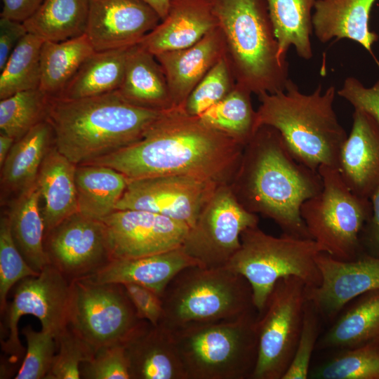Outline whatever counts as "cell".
<instances>
[{"instance_id": "cell-1", "label": "cell", "mask_w": 379, "mask_h": 379, "mask_svg": "<svg viewBox=\"0 0 379 379\" xmlns=\"http://www.w3.org/2000/svg\"><path fill=\"white\" fill-rule=\"evenodd\" d=\"M244 148L177 107L165 111L138 141L84 164L112 167L128 179L187 175L231 185Z\"/></svg>"}, {"instance_id": "cell-2", "label": "cell", "mask_w": 379, "mask_h": 379, "mask_svg": "<svg viewBox=\"0 0 379 379\" xmlns=\"http://www.w3.org/2000/svg\"><path fill=\"white\" fill-rule=\"evenodd\" d=\"M231 186L248 211L272 219L283 234L312 239L300 208L322 190V178L293 157L274 128L257 130L245 146Z\"/></svg>"}, {"instance_id": "cell-3", "label": "cell", "mask_w": 379, "mask_h": 379, "mask_svg": "<svg viewBox=\"0 0 379 379\" xmlns=\"http://www.w3.org/2000/svg\"><path fill=\"white\" fill-rule=\"evenodd\" d=\"M164 112L132 105L116 91L79 99L50 97L47 121L58 150L80 165L138 141Z\"/></svg>"}, {"instance_id": "cell-4", "label": "cell", "mask_w": 379, "mask_h": 379, "mask_svg": "<svg viewBox=\"0 0 379 379\" xmlns=\"http://www.w3.org/2000/svg\"><path fill=\"white\" fill-rule=\"evenodd\" d=\"M335 96L333 86L322 93L319 84L312 93L304 94L289 79L284 91L258 96L257 128L277 129L293 157L314 171L321 165L337 168L347 135L333 109Z\"/></svg>"}, {"instance_id": "cell-5", "label": "cell", "mask_w": 379, "mask_h": 379, "mask_svg": "<svg viewBox=\"0 0 379 379\" xmlns=\"http://www.w3.org/2000/svg\"><path fill=\"white\" fill-rule=\"evenodd\" d=\"M208 1L237 84L258 96L284 91L288 62L279 57L266 0Z\"/></svg>"}, {"instance_id": "cell-6", "label": "cell", "mask_w": 379, "mask_h": 379, "mask_svg": "<svg viewBox=\"0 0 379 379\" xmlns=\"http://www.w3.org/2000/svg\"><path fill=\"white\" fill-rule=\"evenodd\" d=\"M161 299L159 324L171 331L232 320L257 310L248 281L227 266L184 268L167 286Z\"/></svg>"}, {"instance_id": "cell-7", "label": "cell", "mask_w": 379, "mask_h": 379, "mask_svg": "<svg viewBox=\"0 0 379 379\" xmlns=\"http://www.w3.org/2000/svg\"><path fill=\"white\" fill-rule=\"evenodd\" d=\"M258 316L254 310L171 331L186 379H251L258 358Z\"/></svg>"}, {"instance_id": "cell-8", "label": "cell", "mask_w": 379, "mask_h": 379, "mask_svg": "<svg viewBox=\"0 0 379 379\" xmlns=\"http://www.w3.org/2000/svg\"><path fill=\"white\" fill-rule=\"evenodd\" d=\"M321 252H325L324 248L312 239L286 234L277 237L256 226L241 233L240 248L226 266L248 281L260 314L274 285L283 277L295 276L307 287L319 286L321 276L316 257Z\"/></svg>"}, {"instance_id": "cell-9", "label": "cell", "mask_w": 379, "mask_h": 379, "mask_svg": "<svg viewBox=\"0 0 379 379\" xmlns=\"http://www.w3.org/2000/svg\"><path fill=\"white\" fill-rule=\"evenodd\" d=\"M322 190L301 206L300 215L312 239L335 258L354 260L362 255L360 236L372 214L371 199L354 194L338 168L321 165Z\"/></svg>"}, {"instance_id": "cell-10", "label": "cell", "mask_w": 379, "mask_h": 379, "mask_svg": "<svg viewBox=\"0 0 379 379\" xmlns=\"http://www.w3.org/2000/svg\"><path fill=\"white\" fill-rule=\"evenodd\" d=\"M142 321L123 284L86 278L70 281L67 326L94 352L123 344Z\"/></svg>"}, {"instance_id": "cell-11", "label": "cell", "mask_w": 379, "mask_h": 379, "mask_svg": "<svg viewBox=\"0 0 379 379\" xmlns=\"http://www.w3.org/2000/svg\"><path fill=\"white\" fill-rule=\"evenodd\" d=\"M306 286L295 276L274 285L257 319L258 358L251 379H282L286 372L302 328Z\"/></svg>"}, {"instance_id": "cell-12", "label": "cell", "mask_w": 379, "mask_h": 379, "mask_svg": "<svg viewBox=\"0 0 379 379\" xmlns=\"http://www.w3.org/2000/svg\"><path fill=\"white\" fill-rule=\"evenodd\" d=\"M258 222L257 215L240 203L231 185L221 184L190 228L182 247L199 266L225 267L240 248L241 233Z\"/></svg>"}, {"instance_id": "cell-13", "label": "cell", "mask_w": 379, "mask_h": 379, "mask_svg": "<svg viewBox=\"0 0 379 379\" xmlns=\"http://www.w3.org/2000/svg\"><path fill=\"white\" fill-rule=\"evenodd\" d=\"M70 282L53 266L46 265L36 276L20 280L4 316L3 351L14 363L21 358L24 348L18 335V322L23 315L36 317L41 329L56 337L67 326Z\"/></svg>"}, {"instance_id": "cell-14", "label": "cell", "mask_w": 379, "mask_h": 379, "mask_svg": "<svg viewBox=\"0 0 379 379\" xmlns=\"http://www.w3.org/2000/svg\"><path fill=\"white\" fill-rule=\"evenodd\" d=\"M115 210H142L192 227L218 184L187 175L128 179Z\"/></svg>"}, {"instance_id": "cell-15", "label": "cell", "mask_w": 379, "mask_h": 379, "mask_svg": "<svg viewBox=\"0 0 379 379\" xmlns=\"http://www.w3.org/2000/svg\"><path fill=\"white\" fill-rule=\"evenodd\" d=\"M112 259L143 257L181 247L190 226L152 212L115 210L102 220Z\"/></svg>"}, {"instance_id": "cell-16", "label": "cell", "mask_w": 379, "mask_h": 379, "mask_svg": "<svg viewBox=\"0 0 379 379\" xmlns=\"http://www.w3.org/2000/svg\"><path fill=\"white\" fill-rule=\"evenodd\" d=\"M48 263L69 282L86 277L108 262L105 225L77 212L45 234Z\"/></svg>"}, {"instance_id": "cell-17", "label": "cell", "mask_w": 379, "mask_h": 379, "mask_svg": "<svg viewBox=\"0 0 379 379\" xmlns=\"http://www.w3.org/2000/svg\"><path fill=\"white\" fill-rule=\"evenodd\" d=\"M316 262L321 282L317 286H306V298L321 317L331 323L354 298L379 288V258L363 254L346 261L321 252Z\"/></svg>"}, {"instance_id": "cell-18", "label": "cell", "mask_w": 379, "mask_h": 379, "mask_svg": "<svg viewBox=\"0 0 379 379\" xmlns=\"http://www.w3.org/2000/svg\"><path fill=\"white\" fill-rule=\"evenodd\" d=\"M142 0H90L85 34L95 51L132 46L161 22Z\"/></svg>"}, {"instance_id": "cell-19", "label": "cell", "mask_w": 379, "mask_h": 379, "mask_svg": "<svg viewBox=\"0 0 379 379\" xmlns=\"http://www.w3.org/2000/svg\"><path fill=\"white\" fill-rule=\"evenodd\" d=\"M350 135L343 144L337 168L347 187L371 199L379 187V124L366 112L354 109Z\"/></svg>"}, {"instance_id": "cell-20", "label": "cell", "mask_w": 379, "mask_h": 379, "mask_svg": "<svg viewBox=\"0 0 379 379\" xmlns=\"http://www.w3.org/2000/svg\"><path fill=\"white\" fill-rule=\"evenodd\" d=\"M131 379H186L173 333L142 320L123 343Z\"/></svg>"}, {"instance_id": "cell-21", "label": "cell", "mask_w": 379, "mask_h": 379, "mask_svg": "<svg viewBox=\"0 0 379 379\" xmlns=\"http://www.w3.org/2000/svg\"><path fill=\"white\" fill-rule=\"evenodd\" d=\"M225 55V41L219 27L188 48L155 55L166 76L174 108H184L194 87Z\"/></svg>"}, {"instance_id": "cell-22", "label": "cell", "mask_w": 379, "mask_h": 379, "mask_svg": "<svg viewBox=\"0 0 379 379\" xmlns=\"http://www.w3.org/2000/svg\"><path fill=\"white\" fill-rule=\"evenodd\" d=\"M218 27L208 0H171L166 17L138 44L156 55L188 48Z\"/></svg>"}, {"instance_id": "cell-23", "label": "cell", "mask_w": 379, "mask_h": 379, "mask_svg": "<svg viewBox=\"0 0 379 379\" xmlns=\"http://www.w3.org/2000/svg\"><path fill=\"white\" fill-rule=\"evenodd\" d=\"M193 265H199L181 246L143 257L112 259L84 278L97 283L135 284L161 297L176 274Z\"/></svg>"}, {"instance_id": "cell-24", "label": "cell", "mask_w": 379, "mask_h": 379, "mask_svg": "<svg viewBox=\"0 0 379 379\" xmlns=\"http://www.w3.org/2000/svg\"><path fill=\"white\" fill-rule=\"evenodd\" d=\"M376 0H316L312 30L318 40L327 43L333 38L348 39L361 45L379 60L372 51L378 35L369 28L372 7Z\"/></svg>"}, {"instance_id": "cell-25", "label": "cell", "mask_w": 379, "mask_h": 379, "mask_svg": "<svg viewBox=\"0 0 379 379\" xmlns=\"http://www.w3.org/2000/svg\"><path fill=\"white\" fill-rule=\"evenodd\" d=\"M54 145V132L47 120L15 141L1 166V202L13 201L36 183L41 165Z\"/></svg>"}, {"instance_id": "cell-26", "label": "cell", "mask_w": 379, "mask_h": 379, "mask_svg": "<svg viewBox=\"0 0 379 379\" xmlns=\"http://www.w3.org/2000/svg\"><path fill=\"white\" fill-rule=\"evenodd\" d=\"M76 167L55 145L50 149L41 165L36 183L45 234L78 212Z\"/></svg>"}, {"instance_id": "cell-27", "label": "cell", "mask_w": 379, "mask_h": 379, "mask_svg": "<svg viewBox=\"0 0 379 379\" xmlns=\"http://www.w3.org/2000/svg\"><path fill=\"white\" fill-rule=\"evenodd\" d=\"M379 341V288L349 302L319 338L318 350H344Z\"/></svg>"}, {"instance_id": "cell-28", "label": "cell", "mask_w": 379, "mask_h": 379, "mask_svg": "<svg viewBox=\"0 0 379 379\" xmlns=\"http://www.w3.org/2000/svg\"><path fill=\"white\" fill-rule=\"evenodd\" d=\"M117 91L135 106L160 111L174 108L161 66L154 55L138 44L130 51L124 79Z\"/></svg>"}, {"instance_id": "cell-29", "label": "cell", "mask_w": 379, "mask_h": 379, "mask_svg": "<svg viewBox=\"0 0 379 379\" xmlns=\"http://www.w3.org/2000/svg\"><path fill=\"white\" fill-rule=\"evenodd\" d=\"M116 169L98 164L77 165L75 185L78 212L102 220L115 211L127 185Z\"/></svg>"}, {"instance_id": "cell-30", "label": "cell", "mask_w": 379, "mask_h": 379, "mask_svg": "<svg viewBox=\"0 0 379 379\" xmlns=\"http://www.w3.org/2000/svg\"><path fill=\"white\" fill-rule=\"evenodd\" d=\"M133 46L94 51L57 98L79 99L117 91L123 81Z\"/></svg>"}, {"instance_id": "cell-31", "label": "cell", "mask_w": 379, "mask_h": 379, "mask_svg": "<svg viewBox=\"0 0 379 379\" xmlns=\"http://www.w3.org/2000/svg\"><path fill=\"white\" fill-rule=\"evenodd\" d=\"M7 214L17 247L28 265L39 272L49 263L44 246L45 226L36 183L11 202Z\"/></svg>"}, {"instance_id": "cell-32", "label": "cell", "mask_w": 379, "mask_h": 379, "mask_svg": "<svg viewBox=\"0 0 379 379\" xmlns=\"http://www.w3.org/2000/svg\"><path fill=\"white\" fill-rule=\"evenodd\" d=\"M316 0H266L277 38L279 57L286 60L290 46L298 55L310 60L313 53L310 36L312 32V10Z\"/></svg>"}, {"instance_id": "cell-33", "label": "cell", "mask_w": 379, "mask_h": 379, "mask_svg": "<svg viewBox=\"0 0 379 379\" xmlns=\"http://www.w3.org/2000/svg\"><path fill=\"white\" fill-rule=\"evenodd\" d=\"M89 6L90 0H44L23 24L44 41H65L85 34Z\"/></svg>"}, {"instance_id": "cell-34", "label": "cell", "mask_w": 379, "mask_h": 379, "mask_svg": "<svg viewBox=\"0 0 379 379\" xmlns=\"http://www.w3.org/2000/svg\"><path fill=\"white\" fill-rule=\"evenodd\" d=\"M94 51L86 34L62 41H45L41 50L39 88L50 97L59 96Z\"/></svg>"}, {"instance_id": "cell-35", "label": "cell", "mask_w": 379, "mask_h": 379, "mask_svg": "<svg viewBox=\"0 0 379 379\" xmlns=\"http://www.w3.org/2000/svg\"><path fill=\"white\" fill-rule=\"evenodd\" d=\"M251 94L237 84L225 98L199 117L208 125L246 146L258 130L257 111L253 107Z\"/></svg>"}, {"instance_id": "cell-36", "label": "cell", "mask_w": 379, "mask_h": 379, "mask_svg": "<svg viewBox=\"0 0 379 379\" xmlns=\"http://www.w3.org/2000/svg\"><path fill=\"white\" fill-rule=\"evenodd\" d=\"M44 41L28 32L18 44L0 71V100L39 88L41 50Z\"/></svg>"}, {"instance_id": "cell-37", "label": "cell", "mask_w": 379, "mask_h": 379, "mask_svg": "<svg viewBox=\"0 0 379 379\" xmlns=\"http://www.w3.org/2000/svg\"><path fill=\"white\" fill-rule=\"evenodd\" d=\"M50 96L39 88L17 93L0 100V130L15 141L46 121Z\"/></svg>"}, {"instance_id": "cell-38", "label": "cell", "mask_w": 379, "mask_h": 379, "mask_svg": "<svg viewBox=\"0 0 379 379\" xmlns=\"http://www.w3.org/2000/svg\"><path fill=\"white\" fill-rule=\"evenodd\" d=\"M314 379H379V341L340 350L310 371Z\"/></svg>"}, {"instance_id": "cell-39", "label": "cell", "mask_w": 379, "mask_h": 379, "mask_svg": "<svg viewBox=\"0 0 379 379\" xmlns=\"http://www.w3.org/2000/svg\"><path fill=\"white\" fill-rule=\"evenodd\" d=\"M236 79L225 55L201 79L188 96L184 109L199 117L225 98L235 87Z\"/></svg>"}, {"instance_id": "cell-40", "label": "cell", "mask_w": 379, "mask_h": 379, "mask_svg": "<svg viewBox=\"0 0 379 379\" xmlns=\"http://www.w3.org/2000/svg\"><path fill=\"white\" fill-rule=\"evenodd\" d=\"M39 272L34 271L26 262L12 236L8 214L0 220V309L4 314L7 295L11 288L20 280Z\"/></svg>"}, {"instance_id": "cell-41", "label": "cell", "mask_w": 379, "mask_h": 379, "mask_svg": "<svg viewBox=\"0 0 379 379\" xmlns=\"http://www.w3.org/2000/svg\"><path fill=\"white\" fill-rule=\"evenodd\" d=\"M27 350L15 379H46L57 351L55 336L51 332L35 331L30 325L22 328Z\"/></svg>"}, {"instance_id": "cell-42", "label": "cell", "mask_w": 379, "mask_h": 379, "mask_svg": "<svg viewBox=\"0 0 379 379\" xmlns=\"http://www.w3.org/2000/svg\"><path fill=\"white\" fill-rule=\"evenodd\" d=\"M57 351L46 379H79L82 363L94 350L68 326L56 337Z\"/></svg>"}, {"instance_id": "cell-43", "label": "cell", "mask_w": 379, "mask_h": 379, "mask_svg": "<svg viewBox=\"0 0 379 379\" xmlns=\"http://www.w3.org/2000/svg\"><path fill=\"white\" fill-rule=\"evenodd\" d=\"M320 317L313 304L306 300L302 325L296 349L282 379L309 378L312 355L319 338Z\"/></svg>"}, {"instance_id": "cell-44", "label": "cell", "mask_w": 379, "mask_h": 379, "mask_svg": "<svg viewBox=\"0 0 379 379\" xmlns=\"http://www.w3.org/2000/svg\"><path fill=\"white\" fill-rule=\"evenodd\" d=\"M81 378L131 379L123 344L109 345L96 350L93 357L81 364Z\"/></svg>"}, {"instance_id": "cell-45", "label": "cell", "mask_w": 379, "mask_h": 379, "mask_svg": "<svg viewBox=\"0 0 379 379\" xmlns=\"http://www.w3.org/2000/svg\"><path fill=\"white\" fill-rule=\"evenodd\" d=\"M379 68V61L376 63ZM338 94L354 108L371 116L379 124V79L371 87H365L353 77L344 81Z\"/></svg>"}, {"instance_id": "cell-46", "label": "cell", "mask_w": 379, "mask_h": 379, "mask_svg": "<svg viewBox=\"0 0 379 379\" xmlns=\"http://www.w3.org/2000/svg\"><path fill=\"white\" fill-rule=\"evenodd\" d=\"M123 285L138 318L158 325L163 314L161 297L151 289L138 284Z\"/></svg>"}, {"instance_id": "cell-47", "label": "cell", "mask_w": 379, "mask_h": 379, "mask_svg": "<svg viewBox=\"0 0 379 379\" xmlns=\"http://www.w3.org/2000/svg\"><path fill=\"white\" fill-rule=\"evenodd\" d=\"M27 33L23 22L0 18V71L18 44Z\"/></svg>"}, {"instance_id": "cell-48", "label": "cell", "mask_w": 379, "mask_h": 379, "mask_svg": "<svg viewBox=\"0 0 379 379\" xmlns=\"http://www.w3.org/2000/svg\"><path fill=\"white\" fill-rule=\"evenodd\" d=\"M372 214L360 236L364 254L379 258V187L371 197Z\"/></svg>"}, {"instance_id": "cell-49", "label": "cell", "mask_w": 379, "mask_h": 379, "mask_svg": "<svg viewBox=\"0 0 379 379\" xmlns=\"http://www.w3.org/2000/svg\"><path fill=\"white\" fill-rule=\"evenodd\" d=\"M44 0H2L1 18L23 22L32 16Z\"/></svg>"}, {"instance_id": "cell-50", "label": "cell", "mask_w": 379, "mask_h": 379, "mask_svg": "<svg viewBox=\"0 0 379 379\" xmlns=\"http://www.w3.org/2000/svg\"><path fill=\"white\" fill-rule=\"evenodd\" d=\"M148 4L164 20L168 12L171 0H142Z\"/></svg>"}, {"instance_id": "cell-51", "label": "cell", "mask_w": 379, "mask_h": 379, "mask_svg": "<svg viewBox=\"0 0 379 379\" xmlns=\"http://www.w3.org/2000/svg\"><path fill=\"white\" fill-rule=\"evenodd\" d=\"M15 140L9 135L0 133V166L4 164Z\"/></svg>"}]
</instances>
